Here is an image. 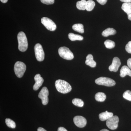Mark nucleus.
Wrapping results in <instances>:
<instances>
[{
	"label": "nucleus",
	"mask_w": 131,
	"mask_h": 131,
	"mask_svg": "<svg viewBox=\"0 0 131 131\" xmlns=\"http://www.w3.org/2000/svg\"><path fill=\"white\" fill-rule=\"evenodd\" d=\"M73 30L80 33H83L84 32V27L82 24H75L72 26Z\"/></svg>",
	"instance_id": "20"
},
{
	"label": "nucleus",
	"mask_w": 131,
	"mask_h": 131,
	"mask_svg": "<svg viewBox=\"0 0 131 131\" xmlns=\"http://www.w3.org/2000/svg\"><path fill=\"white\" fill-rule=\"evenodd\" d=\"M120 1L124 3L131 2V0H120Z\"/></svg>",
	"instance_id": "33"
},
{
	"label": "nucleus",
	"mask_w": 131,
	"mask_h": 131,
	"mask_svg": "<svg viewBox=\"0 0 131 131\" xmlns=\"http://www.w3.org/2000/svg\"><path fill=\"white\" fill-rule=\"evenodd\" d=\"M121 8L127 14L128 19L131 20V3H124L122 4Z\"/></svg>",
	"instance_id": "13"
},
{
	"label": "nucleus",
	"mask_w": 131,
	"mask_h": 131,
	"mask_svg": "<svg viewBox=\"0 0 131 131\" xmlns=\"http://www.w3.org/2000/svg\"><path fill=\"white\" fill-rule=\"evenodd\" d=\"M41 23L49 30L54 31L56 29V25L54 21L49 18L43 17L41 19Z\"/></svg>",
	"instance_id": "7"
},
{
	"label": "nucleus",
	"mask_w": 131,
	"mask_h": 131,
	"mask_svg": "<svg viewBox=\"0 0 131 131\" xmlns=\"http://www.w3.org/2000/svg\"><path fill=\"white\" fill-rule=\"evenodd\" d=\"M85 63L91 68H95L96 66V63L93 59V57L91 54H89L86 57Z\"/></svg>",
	"instance_id": "15"
},
{
	"label": "nucleus",
	"mask_w": 131,
	"mask_h": 131,
	"mask_svg": "<svg viewBox=\"0 0 131 131\" xmlns=\"http://www.w3.org/2000/svg\"><path fill=\"white\" fill-rule=\"evenodd\" d=\"M73 121L75 125L80 128L84 127L87 124L86 119L81 116H75L73 119Z\"/></svg>",
	"instance_id": "10"
},
{
	"label": "nucleus",
	"mask_w": 131,
	"mask_h": 131,
	"mask_svg": "<svg viewBox=\"0 0 131 131\" xmlns=\"http://www.w3.org/2000/svg\"><path fill=\"white\" fill-rule=\"evenodd\" d=\"M72 103L74 105L79 107H82L84 105V102L82 100L78 98H74L72 100Z\"/></svg>",
	"instance_id": "23"
},
{
	"label": "nucleus",
	"mask_w": 131,
	"mask_h": 131,
	"mask_svg": "<svg viewBox=\"0 0 131 131\" xmlns=\"http://www.w3.org/2000/svg\"><path fill=\"white\" fill-rule=\"evenodd\" d=\"M121 64V62L119 58L115 57L113 59L112 63L109 66L108 69L110 71L116 72L118 70L119 66Z\"/></svg>",
	"instance_id": "11"
},
{
	"label": "nucleus",
	"mask_w": 131,
	"mask_h": 131,
	"mask_svg": "<svg viewBox=\"0 0 131 131\" xmlns=\"http://www.w3.org/2000/svg\"><path fill=\"white\" fill-rule=\"evenodd\" d=\"M95 82L98 85L108 87L113 86L116 84L115 82L113 79L105 77H101L97 78L95 80Z\"/></svg>",
	"instance_id": "5"
},
{
	"label": "nucleus",
	"mask_w": 131,
	"mask_h": 131,
	"mask_svg": "<svg viewBox=\"0 0 131 131\" xmlns=\"http://www.w3.org/2000/svg\"><path fill=\"white\" fill-rule=\"evenodd\" d=\"M101 5H104L107 2V0H96Z\"/></svg>",
	"instance_id": "29"
},
{
	"label": "nucleus",
	"mask_w": 131,
	"mask_h": 131,
	"mask_svg": "<svg viewBox=\"0 0 131 131\" xmlns=\"http://www.w3.org/2000/svg\"><path fill=\"white\" fill-rule=\"evenodd\" d=\"M106 96L105 94L102 92H99L95 94V100L98 102H102L105 100Z\"/></svg>",
	"instance_id": "19"
},
{
	"label": "nucleus",
	"mask_w": 131,
	"mask_h": 131,
	"mask_svg": "<svg viewBox=\"0 0 131 131\" xmlns=\"http://www.w3.org/2000/svg\"><path fill=\"white\" fill-rule=\"evenodd\" d=\"M58 53L59 56L64 59L71 60L74 58V55L70 50L66 47H62L59 48Z\"/></svg>",
	"instance_id": "4"
},
{
	"label": "nucleus",
	"mask_w": 131,
	"mask_h": 131,
	"mask_svg": "<svg viewBox=\"0 0 131 131\" xmlns=\"http://www.w3.org/2000/svg\"><path fill=\"white\" fill-rule=\"evenodd\" d=\"M26 66L23 62L18 61L16 62L14 66V71L15 75L17 77L21 78L24 76L25 72Z\"/></svg>",
	"instance_id": "3"
},
{
	"label": "nucleus",
	"mask_w": 131,
	"mask_h": 131,
	"mask_svg": "<svg viewBox=\"0 0 131 131\" xmlns=\"http://www.w3.org/2000/svg\"><path fill=\"white\" fill-rule=\"evenodd\" d=\"M40 1L42 3L46 5H52L54 4V0H40Z\"/></svg>",
	"instance_id": "27"
},
{
	"label": "nucleus",
	"mask_w": 131,
	"mask_h": 131,
	"mask_svg": "<svg viewBox=\"0 0 131 131\" xmlns=\"http://www.w3.org/2000/svg\"><path fill=\"white\" fill-rule=\"evenodd\" d=\"M49 91L47 88L46 87H43L38 95L39 98L42 100V102L43 105H46L48 104L49 102Z\"/></svg>",
	"instance_id": "9"
},
{
	"label": "nucleus",
	"mask_w": 131,
	"mask_h": 131,
	"mask_svg": "<svg viewBox=\"0 0 131 131\" xmlns=\"http://www.w3.org/2000/svg\"><path fill=\"white\" fill-rule=\"evenodd\" d=\"M58 131H68L66 130L64 127H59L58 129Z\"/></svg>",
	"instance_id": "31"
},
{
	"label": "nucleus",
	"mask_w": 131,
	"mask_h": 131,
	"mask_svg": "<svg viewBox=\"0 0 131 131\" xmlns=\"http://www.w3.org/2000/svg\"><path fill=\"white\" fill-rule=\"evenodd\" d=\"M34 79L35 83L34 85L33 89L34 90L36 91L38 90L39 88L42 86L44 82V80L43 78L41 77L40 74H37L35 75Z\"/></svg>",
	"instance_id": "12"
},
{
	"label": "nucleus",
	"mask_w": 131,
	"mask_h": 131,
	"mask_svg": "<svg viewBox=\"0 0 131 131\" xmlns=\"http://www.w3.org/2000/svg\"><path fill=\"white\" fill-rule=\"evenodd\" d=\"M127 64L128 67L131 69V58H129L127 60Z\"/></svg>",
	"instance_id": "30"
},
{
	"label": "nucleus",
	"mask_w": 131,
	"mask_h": 131,
	"mask_svg": "<svg viewBox=\"0 0 131 131\" xmlns=\"http://www.w3.org/2000/svg\"><path fill=\"white\" fill-rule=\"evenodd\" d=\"M1 1L3 3H6L7 2L8 0H1Z\"/></svg>",
	"instance_id": "34"
},
{
	"label": "nucleus",
	"mask_w": 131,
	"mask_h": 131,
	"mask_svg": "<svg viewBox=\"0 0 131 131\" xmlns=\"http://www.w3.org/2000/svg\"><path fill=\"white\" fill-rule=\"evenodd\" d=\"M86 3L87 1L86 0H81L77 3V7L80 10H85L86 9Z\"/></svg>",
	"instance_id": "21"
},
{
	"label": "nucleus",
	"mask_w": 131,
	"mask_h": 131,
	"mask_svg": "<svg viewBox=\"0 0 131 131\" xmlns=\"http://www.w3.org/2000/svg\"><path fill=\"white\" fill-rule=\"evenodd\" d=\"M5 122L8 127L12 129H14L16 127V124L15 122L9 118H6L5 120Z\"/></svg>",
	"instance_id": "24"
},
{
	"label": "nucleus",
	"mask_w": 131,
	"mask_h": 131,
	"mask_svg": "<svg viewBox=\"0 0 131 131\" xmlns=\"http://www.w3.org/2000/svg\"><path fill=\"white\" fill-rule=\"evenodd\" d=\"M120 76L121 77H125L127 75L131 77V70L130 69L126 66H122L120 71Z\"/></svg>",
	"instance_id": "14"
},
{
	"label": "nucleus",
	"mask_w": 131,
	"mask_h": 131,
	"mask_svg": "<svg viewBox=\"0 0 131 131\" xmlns=\"http://www.w3.org/2000/svg\"><path fill=\"white\" fill-rule=\"evenodd\" d=\"M100 131H109L108 130H107L106 129H102V130H101Z\"/></svg>",
	"instance_id": "35"
},
{
	"label": "nucleus",
	"mask_w": 131,
	"mask_h": 131,
	"mask_svg": "<svg viewBox=\"0 0 131 131\" xmlns=\"http://www.w3.org/2000/svg\"><path fill=\"white\" fill-rule=\"evenodd\" d=\"M104 44L107 49H112L115 46V43L114 42L110 40H106L104 42Z\"/></svg>",
	"instance_id": "25"
},
{
	"label": "nucleus",
	"mask_w": 131,
	"mask_h": 131,
	"mask_svg": "<svg viewBox=\"0 0 131 131\" xmlns=\"http://www.w3.org/2000/svg\"><path fill=\"white\" fill-rule=\"evenodd\" d=\"M95 3L92 0H88L87 1L86 9L88 12H90L94 9L95 6Z\"/></svg>",
	"instance_id": "22"
},
{
	"label": "nucleus",
	"mask_w": 131,
	"mask_h": 131,
	"mask_svg": "<svg viewBox=\"0 0 131 131\" xmlns=\"http://www.w3.org/2000/svg\"><path fill=\"white\" fill-rule=\"evenodd\" d=\"M34 49L37 60L39 62L43 61L45 59V52L42 45L39 43L37 44L34 46Z\"/></svg>",
	"instance_id": "6"
},
{
	"label": "nucleus",
	"mask_w": 131,
	"mask_h": 131,
	"mask_svg": "<svg viewBox=\"0 0 131 131\" xmlns=\"http://www.w3.org/2000/svg\"><path fill=\"white\" fill-rule=\"evenodd\" d=\"M125 49L126 50L128 53L131 54V41H129L126 45Z\"/></svg>",
	"instance_id": "28"
},
{
	"label": "nucleus",
	"mask_w": 131,
	"mask_h": 131,
	"mask_svg": "<svg viewBox=\"0 0 131 131\" xmlns=\"http://www.w3.org/2000/svg\"><path fill=\"white\" fill-rule=\"evenodd\" d=\"M69 39L71 41L75 40H82L83 39V37L81 35L78 34H75L73 33H70L68 35Z\"/></svg>",
	"instance_id": "18"
},
{
	"label": "nucleus",
	"mask_w": 131,
	"mask_h": 131,
	"mask_svg": "<svg viewBox=\"0 0 131 131\" xmlns=\"http://www.w3.org/2000/svg\"><path fill=\"white\" fill-rule=\"evenodd\" d=\"M119 119L118 117L116 115L113 116L107 120L106 125L109 129L114 130L117 129L118 127Z\"/></svg>",
	"instance_id": "8"
},
{
	"label": "nucleus",
	"mask_w": 131,
	"mask_h": 131,
	"mask_svg": "<svg viewBox=\"0 0 131 131\" xmlns=\"http://www.w3.org/2000/svg\"><path fill=\"white\" fill-rule=\"evenodd\" d=\"M37 131H47L42 127H39Z\"/></svg>",
	"instance_id": "32"
},
{
	"label": "nucleus",
	"mask_w": 131,
	"mask_h": 131,
	"mask_svg": "<svg viewBox=\"0 0 131 131\" xmlns=\"http://www.w3.org/2000/svg\"><path fill=\"white\" fill-rule=\"evenodd\" d=\"M116 32V31L113 28H108L103 31L102 34L103 37H107L109 35H115Z\"/></svg>",
	"instance_id": "17"
},
{
	"label": "nucleus",
	"mask_w": 131,
	"mask_h": 131,
	"mask_svg": "<svg viewBox=\"0 0 131 131\" xmlns=\"http://www.w3.org/2000/svg\"><path fill=\"white\" fill-rule=\"evenodd\" d=\"M113 116V114L112 113L108 112L107 111L105 112L101 113L99 115V118L101 121L107 120Z\"/></svg>",
	"instance_id": "16"
},
{
	"label": "nucleus",
	"mask_w": 131,
	"mask_h": 131,
	"mask_svg": "<svg viewBox=\"0 0 131 131\" xmlns=\"http://www.w3.org/2000/svg\"><path fill=\"white\" fill-rule=\"evenodd\" d=\"M55 86L57 90L61 93H68L72 90V87L69 83L63 80H57L55 82Z\"/></svg>",
	"instance_id": "1"
},
{
	"label": "nucleus",
	"mask_w": 131,
	"mask_h": 131,
	"mask_svg": "<svg viewBox=\"0 0 131 131\" xmlns=\"http://www.w3.org/2000/svg\"><path fill=\"white\" fill-rule=\"evenodd\" d=\"M123 96L126 100L131 101V91L130 90H127L123 94Z\"/></svg>",
	"instance_id": "26"
},
{
	"label": "nucleus",
	"mask_w": 131,
	"mask_h": 131,
	"mask_svg": "<svg viewBox=\"0 0 131 131\" xmlns=\"http://www.w3.org/2000/svg\"><path fill=\"white\" fill-rule=\"evenodd\" d=\"M18 42V49L21 52H25L28 48V43L26 34L23 32H20L17 36Z\"/></svg>",
	"instance_id": "2"
}]
</instances>
